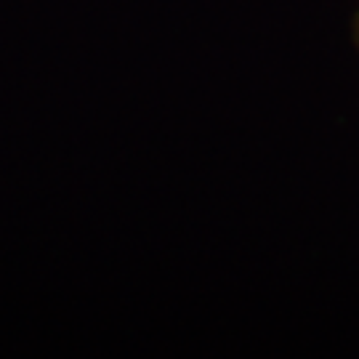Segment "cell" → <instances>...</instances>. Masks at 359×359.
I'll use <instances>...</instances> for the list:
<instances>
[]
</instances>
